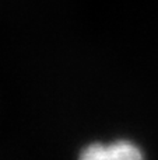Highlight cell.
Returning <instances> with one entry per match:
<instances>
[{"mask_svg": "<svg viewBox=\"0 0 158 160\" xmlns=\"http://www.w3.org/2000/svg\"><path fill=\"white\" fill-rule=\"evenodd\" d=\"M78 160H146L142 148L128 139L90 143L80 152Z\"/></svg>", "mask_w": 158, "mask_h": 160, "instance_id": "cell-1", "label": "cell"}]
</instances>
